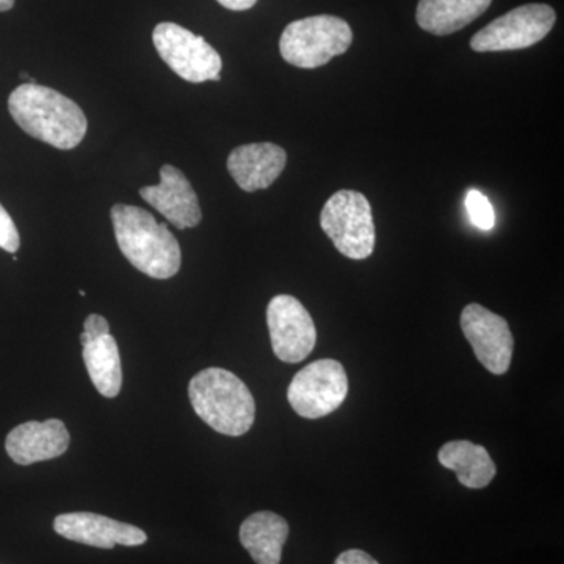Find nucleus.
Instances as JSON below:
<instances>
[{"instance_id":"nucleus-7","label":"nucleus","mask_w":564,"mask_h":564,"mask_svg":"<svg viewBox=\"0 0 564 564\" xmlns=\"http://www.w3.org/2000/svg\"><path fill=\"white\" fill-rule=\"evenodd\" d=\"M348 395V377L343 364L321 359L307 364L288 389L292 410L304 419H321L339 410Z\"/></svg>"},{"instance_id":"nucleus-1","label":"nucleus","mask_w":564,"mask_h":564,"mask_svg":"<svg viewBox=\"0 0 564 564\" xmlns=\"http://www.w3.org/2000/svg\"><path fill=\"white\" fill-rule=\"evenodd\" d=\"M11 118L33 139L69 151L79 147L88 121L76 102L39 84H22L9 98Z\"/></svg>"},{"instance_id":"nucleus-3","label":"nucleus","mask_w":564,"mask_h":564,"mask_svg":"<svg viewBox=\"0 0 564 564\" xmlns=\"http://www.w3.org/2000/svg\"><path fill=\"white\" fill-rule=\"evenodd\" d=\"M193 410L212 430L226 436H243L256 419L254 397L229 370L209 367L188 384Z\"/></svg>"},{"instance_id":"nucleus-24","label":"nucleus","mask_w":564,"mask_h":564,"mask_svg":"<svg viewBox=\"0 0 564 564\" xmlns=\"http://www.w3.org/2000/svg\"><path fill=\"white\" fill-rule=\"evenodd\" d=\"M14 0H0V11H9L13 9Z\"/></svg>"},{"instance_id":"nucleus-6","label":"nucleus","mask_w":564,"mask_h":564,"mask_svg":"<svg viewBox=\"0 0 564 564\" xmlns=\"http://www.w3.org/2000/svg\"><path fill=\"white\" fill-rule=\"evenodd\" d=\"M152 43L166 65L192 84L221 79L220 54L203 36L174 22H161L152 32Z\"/></svg>"},{"instance_id":"nucleus-18","label":"nucleus","mask_w":564,"mask_h":564,"mask_svg":"<svg viewBox=\"0 0 564 564\" xmlns=\"http://www.w3.org/2000/svg\"><path fill=\"white\" fill-rule=\"evenodd\" d=\"M84 362L93 384L101 395L115 399L120 395L122 367L117 339L111 334L84 345Z\"/></svg>"},{"instance_id":"nucleus-5","label":"nucleus","mask_w":564,"mask_h":564,"mask_svg":"<svg viewBox=\"0 0 564 564\" xmlns=\"http://www.w3.org/2000/svg\"><path fill=\"white\" fill-rule=\"evenodd\" d=\"M321 226L340 254L352 261L370 258L375 250L372 207L362 193L339 191L323 206Z\"/></svg>"},{"instance_id":"nucleus-11","label":"nucleus","mask_w":564,"mask_h":564,"mask_svg":"<svg viewBox=\"0 0 564 564\" xmlns=\"http://www.w3.org/2000/svg\"><path fill=\"white\" fill-rule=\"evenodd\" d=\"M140 196L177 229L196 228L203 220L198 195L176 166L163 165L161 182L141 187Z\"/></svg>"},{"instance_id":"nucleus-14","label":"nucleus","mask_w":564,"mask_h":564,"mask_svg":"<svg viewBox=\"0 0 564 564\" xmlns=\"http://www.w3.org/2000/svg\"><path fill=\"white\" fill-rule=\"evenodd\" d=\"M288 154L273 143H251L236 148L229 154L228 170L245 192L269 188L284 172Z\"/></svg>"},{"instance_id":"nucleus-4","label":"nucleus","mask_w":564,"mask_h":564,"mask_svg":"<svg viewBox=\"0 0 564 564\" xmlns=\"http://www.w3.org/2000/svg\"><path fill=\"white\" fill-rule=\"evenodd\" d=\"M352 32L347 21L332 14L293 21L282 32L280 52L289 65L315 69L350 50Z\"/></svg>"},{"instance_id":"nucleus-9","label":"nucleus","mask_w":564,"mask_h":564,"mask_svg":"<svg viewBox=\"0 0 564 564\" xmlns=\"http://www.w3.org/2000/svg\"><path fill=\"white\" fill-rule=\"evenodd\" d=\"M267 325L274 355L282 362L304 361L317 344L313 317L295 296L276 295L270 300Z\"/></svg>"},{"instance_id":"nucleus-8","label":"nucleus","mask_w":564,"mask_h":564,"mask_svg":"<svg viewBox=\"0 0 564 564\" xmlns=\"http://www.w3.org/2000/svg\"><path fill=\"white\" fill-rule=\"evenodd\" d=\"M555 21V10L545 3L518 7L475 33L470 47L475 52L527 50L543 41Z\"/></svg>"},{"instance_id":"nucleus-22","label":"nucleus","mask_w":564,"mask_h":564,"mask_svg":"<svg viewBox=\"0 0 564 564\" xmlns=\"http://www.w3.org/2000/svg\"><path fill=\"white\" fill-rule=\"evenodd\" d=\"M334 564H380L377 560L373 558L372 555L367 554V552L359 551V549H350V551H345L343 554L337 556L336 562Z\"/></svg>"},{"instance_id":"nucleus-13","label":"nucleus","mask_w":564,"mask_h":564,"mask_svg":"<svg viewBox=\"0 0 564 564\" xmlns=\"http://www.w3.org/2000/svg\"><path fill=\"white\" fill-rule=\"evenodd\" d=\"M69 433L58 419L44 422H25L11 430L6 451L20 466L58 458L68 451Z\"/></svg>"},{"instance_id":"nucleus-16","label":"nucleus","mask_w":564,"mask_h":564,"mask_svg":"<svg viewBox=\"0 0 564 564\" xmlns=\"http://www.w3.org/2000/svg\"><path fill=\"white\" fill-rule=\"evenodd\" d=\"M492 0H419V28L445 36L462 31L491 7Z\"/></svg>"},{"instance_id":"nucleus-17","label":"nucleus","mask_w":564,"mask_h":564,"mask_svg":"<svg viewBox=\"0 0 564 564\" xmlns=\"http://www.w3.org/2000/svg\"><path fill=\"white\" fill-rule=\"evenodd\" d=\"M437 459L445 469L454 470L459 484L469 489H484L497 474L496 463L484 445L470 441H451L441 447Z\"/></svg>"},{"instance_id":"nucleus-2","label":"nucleus","mask_w":564,"mask_h":564,"mask_svg":"<svg viewBox=\"0 0 564 564\" xmlns=\"http://www.w3.org/2000/svg\"><path fill=\"white\" fill-rule=\"evenodd\" d=\"M115 237L124 258L139 272L154 280H170L180 272V242L151 212L128 204H115L110 212Z\"/></svg>"},{"instance_id":"nucleus-10","label":"nucleus","mask_w":564,"mask_h":564,"mask_svg":"<svg viewBox=\"0 0 564 564\" xmlns=\"http://www.w3.org/2000/svg\"><path fill=\"white\" fill-rule=\"evenodd\" d=\"M462 329L486 370L494 375H503L510 370L514 339L503 317L481 304H467L462 313Z\"/></svg>"},{"instance_id":"nucleus-21","label":"nucleus","mask_w":564,"mask_h":564,"mask_svg":"<svg viewBox=\"0 0 564 564\" xmlns=\"http://www.w3.org/2000/svg\"><path fill=\"white\" fill-rule=\"evenodd\" d=\"M84 333L87 334L88 339L95 340L98 337L107 336L110 334V325L106 317L99 314H90L85 318Z\"/></svg>"},{"instance_id":"nucleus-15","label":"nucleus","mask_w":564,"mask_h":564,"mask_svg":"<svg viewBox=\"0 0 564 564\" xmlns=\"http://www.w3.org/2000/svg\"><path fill=\"white\" fill-rule=\"evenodd\" d=\"M239 536L256 564H280L289 524L280 514L259 511L245 519Z\"/></svg>"},{"instance_id":"nucleus-19","label":"nucleus","mask_w":564,"mask_h":564,"mask_svg":"<svg viewBox=\"0 0 564 564\" xmlns=\"http://www.w3.org/2000/svg\"><path fill=\"white\" fill-rule=\"evenodd\" d=\"M466 207L470 221L481 231H491L496 225V212L484 193L470 191L466 196Z\"/></svg>"},{"instance_id":"nucleus-23","label":"nucleus","mask_w":564,"mask_h":564,"mask_svg":"<svg viewBox=\"0 0 564 564\" xmlns=\"http://www.w3.org/2000/svg\"><path fill=\"white\" fill-rule=\"evenodd\" d=\"M225 9L232 11L250 10L258 3V0H217Z\"/></svg>"},{"instance_id":"nucleus-12","label":"nucleus","mask_w":564,"mask_h":564,"mask_svg":"<svg viewBox=\"0 0 564 564\" xmlns=\"http://www.w3.org/2000/svg\"><path fill=\"white\" fill-rule=\"evenodd\" d=\"M54 530L74 543L91 547L113 549L115 545L135 547L148 541L147 533L139 527L115 521L107 516L95 513H66L55 518Z\"/></svg>"},{"instance_id":"nucleus-20","label":"nucleus","mask_w":564,"mask_h":564,"mask_svg":"<svg viewBox=\"0 0 564 564\" xmlns=\"http://www.w3.org/2000/svg\"><path fill=\"white\" fill-rule=\"evenodd\" d=\"M20 247L21 239L17 225H14L9 212L3 209L2 204H0V248L7 252H17Z\"/></svg>"}]
</instances>
